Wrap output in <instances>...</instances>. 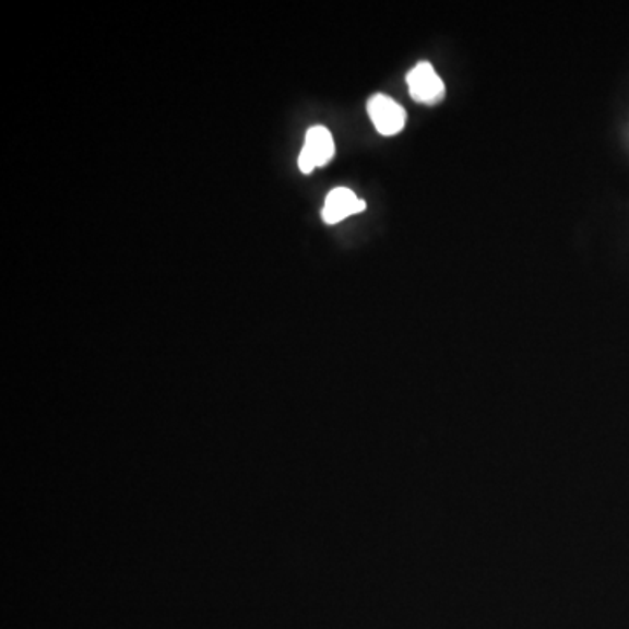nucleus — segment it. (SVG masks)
<instances>
[{
    "instance_id": "3",
    "label": "nucleus",
    "mask_w": 629,
    "mask_h": 629,
    "mask_svg": "<svg viewBox=\"0 0 629 629\" xmlns=\"http://www.w3.org/2000/svg\"><path fill=\"white\" fill-rule=\"evenodd\" d=\"M367 112L380 135H397L406 124V110L387 95H375L367 102Z\"/></svg>"
},
{
    "instance_id": "4",
    "label": "nucleus",
    "mask_w": 629,
    "mask_h": 629,
    "mask_svg": "<svg viewBox=\"0 0 629 629\" xmlns=\"http://www.w3.org/2000/svg\"><path fill=\"white\" fill-rule=\"evenodd\" d=\"M366 210V201L358 200L352 189L336 188L329 192L325 205L322 209V218L325 224H337L349 215Z\"/></svg>"
},
{
    "instance_id": "1",
    "label": "nucleus",
    "mask_w": 629,
    "mask_h": 629,
    "mask_svg": "<svg viewBox=\"0 0 629 629\" xmlns=\"http://www.w3.org/2000/svg\"><path fill=\"white\" fill-rule=\"evenodd\" d=\"M410 95L413 100L425 105H436L444 100L446 86L437 74L432 63L419 61L415 69L410 70L406 78Z\"/></svg>"
},
{
    "instance_id": "2",
    "label": "nucleus",
    "mask_w": 629,
    "mask_h": 629,
    "mask_svg": "<svg viewBox=\"0 0 629 629\" xmlns=\"http://www.w3.org/2000/svg\"><path fill=\"white\" fill-rule=\"evenodd\" d=\"M334 151H336L334 139L328 128H310L306 133L305 147L299 154V170L302 174H311L314 168L328 165L334 157Z\"/></svg>"
}]
</instances>
